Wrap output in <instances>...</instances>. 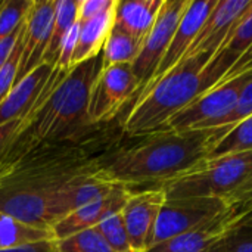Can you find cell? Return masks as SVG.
<instances>
[{
	"instance_id": "cell-7",
	"label": "cell",
	"mask_w": 252,
	"mask_h": 252,
	"mask_svg": "<svg viewBox=\"0 0 252 252\" xmlns=\"http://www.w3.org/2000/svg\"><path fill=\"white\" fill-rule=\"evenodd\" d=\"M139 83L131 63L103 68L93 83L89 99V120L97 127L114 120L127 103H133Z\"/></svg>"
},
{
	"instance_id": "cell-6",
	"label": "cell",
	"mask_w": 252,
	"mask_h": 252,
	"mask_svg": "<svg viewBox=\"0 0 252 252\" xmlns=\"http://www.w3.org/2000/svg\"><path fill=\"white\" fill-rule=\"evenodd\" d=\"M250 80H252V69L217 84L211 90L199 94L192 103L173 117L162 130L185 131L220 127L221 121L235 108L242 89Z\"/></svg>"
},
{
	"instance_id": "cell-22",
	"label": "cell",
	"mask_w": 252,
	"mask_h": 252,
	"mask_svg": "<svg viewBox=\"0 0 252 252\" xmlns=\"http://www.w3.org/2000/svg\"><path fill=\"white\" fill-rule=\"evenodd\" d=\"M252 152V115L242 120L217 143L205 159H214L233 154Z\"/></svg>"
},
{
	"instance_id": "cell-23",
	"label": "cell",
	"mask_w": 252,
	"mask_h": 252,
	"mask_svg": "<svg viewBox=\"0 0 252 252\" xmlns=\"http://www.w3.org/2000/svg\"><path fill=\"white\" fill-rule=\"evenodd\" d=\"M211 252H252V211L238 220Z\"/></svg>"
},
{
	"instance_id": "cell-17",
	"label": "cell",
	"mask_w": 252,
	"mask_h": 252,
	"mask_svg": "<svg viewBox=\"0 0 252 252\" xmlns=\"http://www.w3.org/2000/svg\"><path fill=\"white\" fill-rule=\"evenodd\" d=\"M118 0L112 7L103 13L78 22V38L72 58V68L78 63L87 62L102 53V49L114 28L115 24V10Z\"/></svg>"
},
{
	"instance_id": "cell-9",
	"label": "cell",
	"mask_w": 252,
	"mask_h": 252,
	"mask_svg": "<svg viewBox=\"0 0 252 252\" xmlns=\"http://www.w3.org/2000/svg\"><path fill=\"white\" fill-rule=\"evenodd\" d=\"M189 3L190 0H164L152 31L143 41L139 56L131 63L133 72L139 83V92L136 97L143 92V89L149 84L151 78L157 72Z\"/></svg>"
},
{
	"instance_id": "cell-31",
	"label": "cell",
	"mask_w": 252,
	"mask_h": 252,
	"mask_svg": "<svg viewBox=\"0 0 252 252\" xmlns=\"http://www.w3.org/2000/svg\"><path fill=\"white\" fill-rule=\"evenodd\" d=\"M226 201L229 204H239L247 210H252V167L244 182L236 188V190L230 196H227Z\"/></svg>"
},
{
	"instance_id": "cell-4",
	"label": "cell",
	"mask_w": 252,
	"mask_h": 252,
	"mask_svg": "<svg viewBox=\"0 0 252 252\" xmlns=\"http://www.w3.org/2000/svg\"><path fill=\"white\" fill-rule=\"evenodd\" d=\"M211 58H185L154 86L146 89L128 108L121 121L123 131L133 139L161 131L164 126L202 94L201 72Z\"/></svg>"
},
{
	"instance_id": "cell-16",
	"label": "cell",
	"mask_w": 252,
	"mask_h": 252,
	"mask_svg": "<svg viewBox=\"0 0 252 252\" xmlns=\"http://www.w3.org/2000/svg\"><path fill=\"white\" fill-rule=\"evenodd\" d=\"M52 72L53 66L41 63L13 86L0 103V126L13 120L27 118L34 112L44 97V89Z\"/></svg>"
},
{
	"instance_id": "cell-27",
	"label": "cell",
	"mask_w": 252,
	"mask_h": 252,
	"mask_svg": "<svg viewBox=\"0 0 252 252\" xmlns=\"http://www.w3.org/2000/svg\"><path fill=\"white\" fill-rule=\"evenodd\" d=\"M24 27V25H22ZM21 35H22V30L21 34L9 55V58L6 59L4 65L0 69V103L4 100V97L10 93V90L13 89L15 83H16V75H18V65H19V58H21Z\"/></svg>"
},
{
	"instance_id": "cell-15",
	"label": "cell",
	"mask_w": 252,
	"mask_h": 252,
	"mask_svg": "<svg viewBox=\"0 0 252 252\" xmlns=\"http://www.w3.org/2000/svg\"><path fill=\"white\" fill-rule=\"evenodd\" d=\"M131 192L133 189L117 183L108 195L77 208L53 224L50 229L53 239H63L74 233L96 227L106 216L121 211Z\"/></svg>"
},
{
	"instance_id": "cell-19",
	"label": "cell",
	"mask_w": 252,
	"mask_h": 252,
	"mask_svg": "<svg viewBox=\"0 0 252 252\" xmlns=\"http://www.w3.org/2000/svg\"><path fill=\"white\" fill-rule=\"evenodd\" d=\"M78 0H55V13L52 31L47 43V49L43 58V63H47L55 68L61 44L71 30V27L78 21L77 18Z\"/></svg>"
},
{
	"instance_id": "cell-12",
	"label": "cell",
	"mask_w": 252,
	"mask_h": 252,
	"mask_svg": "<svg viewBox=\"0 0 252 252\" xmlns=\"http://www.w3.org/2000/svg\"><path fill=\"white\" fill-rule=\"evenodd\" d=\"M250 211L252 210H247L239 204H229V207L214 219L186 233L157 244L145 252H211L223 235Z\"/></svg>"
},
{
	"instance_id": "cell-13",
	"label": "cell",
	"mask_w": 252,
	"mask_h": 252,
	"mask_svg": "<svg viewBox=\"0 0 252 252\" xmlns=\"http://www.w3.org/2000/svg\"><path fill=\"white\" fill-rule=\"evenodd\" d=\"M251 6L252 0H219L185 58L198 55L213 58Z\"/></svg>"
},
{
	"instance_id": "cell-25",
	"label": "cell",
	"mask_w": 252,
	"mask_h": 252,
	"mask_svg": "<svg viewBox=\"0 0 252 252\" xmlns=\"http://www.w3.org/2000/svg\"><path fill=\"white\" fill-rule=\"evenodd\" d=\"M96 229L100 232V235L114 252H133L121 211L106 216L96 226Z\"/></svg>"
},
{
	"instance_id": "cell-8",
	"label": "cell",
	"mask_w": 252,
	"mask_h": 252,
	"mask_svg": "<svg viewBox=\"0 0 252 252\" xmlns=\"http://www.w3.org/2000/svg\"><path fill=\"white\" fill-rule=\"evenodd\" d=\"M229 207L223 198L165 199L154 227L151 247L186 233L221 214Z\"/></svg>"
},
{
	"instance_id": "cell-18",
	"label": "cell",
	"mask_w": 252,
	"mask_h": 252,
	"mask_svg": "<svg viewBox=\"0 0 252 252\" xmlns=\"http://www.w3.org/2000/svg\"><path fill=\"white\" fill-rule=\"evenodd\" d=\"M162 4L164 0H118L115 27L143 43L152 31Z\"/></svg>"
},
{
	"instance_id": "cell-1",
	"label": "cell",
	"mask_w": 252,
	"mask_h": 252,
	"mask_svg": "<svg viewBox=\"0 0 252 252\" xmlns=\"http://www.w3.org/2000/svg\"><path fill=\"white\" fill-rule=\"evenodd\" d=\"M100 167L102 157H96L87 142L28 151L0 165V211L50 230L71 213L74 188Z\"/></svg>"
},
{
	"instance_id": "cell-26",
	"label": "cell",
	"mask_w": 252,
	"mask_h": 252,
	"mask_svg": "<svg viewBox=\"0 0 252 252\" xmlns=\"http://www.w3.org/2000/svg\"><path fill=\"white\" fill-rule=\"evenodd\" d=\"M32 1L34 0H0V41L22 25Z\"/></svg>"
},
{
	"instance_id": "cell-29",
	"label": "cell",
	"mask_w": 252,
	"mask_h": 252,
	"mask_svg": "<svg viewBox=\"0 0 252 252\" xmlns=\"http://www.w3.org/2000/svg\"><path fill=\"white\" fill-rule=\"evenodd\" d=\"M25 124V118L22 120H13L9 123H4L0 126V165L6 159L12 145L15 143L16 137L19 136L22 127Z\"/></svg>"
},
{
	"instance_id": "cell-3",
	"label": "cell",
	"mask_w": 252,
	"mask_h": 252,
	"mask_svg": "<svg viewBox=\"0 0 252 252\" xmlns=\"http://www.w3.org/2000/svg\"><path fill=\"white\" fill-rule=\"evenodd\" d=\"M102 69V53L71 68L50 94L25 118V124L1 165L40 146L86 142L90 128L94 127L89 120L90 92Z\"/></svg>"
},
{
	"instance_id": "cell-2",
	"label": "cell",
	"mask_w": 252,
	"mask_h": 252,
	"mask_svg": "<svg viewBox=\"0 0 252 252\" xmlns=\"http://www.w3.org/2000/svg\"><path fill=\"white\" fill-rule=\"evenodd\" d=\"M232 127L162 130L137 137L139 142L102 157L100 173L130 189L159 186L204 161Z\"/></svg>"
},
{
	"instance_id": "cell-11",
	"label": "cell",
	"mask_w": 252,
	"mask_h": 252,
	"mask_svg": "<svg viewBox=\"0 0 252 252\" xmlns=\"http://www.w3.org/2000/svg\"><path fill=\"white\" fill-rule=\"evenodd\" d=\"M55 13V0H34L28 10L21 35V58L16 83L43 63ZM15 83V84H16Z\"/></svg>"
},
{
	"instance_id": "cell-30",
	"label": "cell",
	"mask_w": 252,
	"mask_h": 252,
	"mask_svg": "<svg viewBox=\"0 0 252 252\" xmlns=\"http://www.w3.org/2000/svg\"><path fill=\"white\" fill-rule=\"evenodd\" d=\"M117 0H78L77 18L78 22L92 19L115 4Z\"/></svg>"
},
{
	"instance_id": "cell-32",
	"label": "cell",
	"mask_w": 252,
	"mask_h": 252,
	"mask_svg": "<svg viewBox=\"0 0 252 252\" xmlns=\"http://www.w3.org/2000/svg\"><path fill=\"white\" fill-rule=\"evenodd\" d=\"M0 252H56V241L53 238H50V239H46L41 242L18 247V248H12V250H1Z\"/></svg>"
},
{
	"instance_id": "cell-5",
	"label": "cell",
	"mask_w": 252,
	"mask_h": 252,
	"mask_svg": "<svg viewBox=\"0 0 252 252\" xmlns=\"http://www.w3.org/2000/svg\"><path fill=\"white\" fill-rule=\"evenodd\" d=\"M252 167V152L204 159L183 174L159 185L167 199H227L244 182Z\"/></svg>"
},
{
	"instance_id": "cell-33",
	"label": "cell",
	"mask_w": 252,
	"mask_h": 252,
	"mask_svg": "<svg viewBox=\"0 0 252 252\" xmlns=\"http://www.w3.org/2000/svg\"><path fill=\"white\" fill-rule=\"evenodd\" d=\"M22 25H24V22H22ZM22 25H21L13 34H10L7 38H4V40L0 41V69H1V66L4 65L6 59L9 58V55H10V52H12V49H13V46H15L18 37H19V34H21Z\"/></svg>"
},
{
	"instance_id": "cell-21",
	"label": "cell",
	"mask_w": 252,
	"mask_h": 252,
	"mask_svg": "<svg viewBox=\"0 0 252 252\" xmlns=\"http://www.w3.org/2000/svg\"><path fill=\"white\" fill-rule=\"evenodd\" d=\"M143 43L126 32L124 30L115 27L102 49V63L103 68L121 63H133L142 50Z\"/></svg>"
},
{
	"instance_id": "cell-20",
	"label": "cell",
	"mask_w": 252,
	"mask_h": 252,
	"mask_svg": "<svg viewBox=\"0 0 252 252\" xmlns=\"http://www.w3.org/2000/svg\"><path fill=\"white\" fill-rule=\"evenodd\" d=\"M50 238L53 236L49 229L27 224L0 211V251L41 242Z\"/></svg>"
},
{
	"instance_id": "cell-14",
	"label": "cell",
	"mask_w": 252,
	"mask_h": 252,
	"mask_svg": "<svg viewBox=\"0 0 252 252\" xmlns=\"http://www.w3.org/2000/svg\"><path fill=\"white\" fill-rule=\"evenodd\" d=\"M217 1L219 0H199V1L190 0L185 15L182 16V19L176 28V32L170 41V46H168L157 72L151 78L149 84L143 89V92L146 89H149L151 86H154L158 80H161L167 72H170L177 63H180L185 59V56H186L188 50L190 49L196 34L199 32L202 24L205 22V19L208 18V15L211 13V10L217 4Z\"/></svg>"
},
{
	"instance_id": "cell-28",
	"label": "cell",
	"mask_w": 252,
	"mask_h": 252,
	"mask_svg": "<svg viewBox=\"0 0 252 252\" xmlns=\"http://www.w3.org/2000/svg\"><path fill=\"white\" fill-rule=\"evenodd\" d=\"M252 115V80L247 83V86L242 89L238 102L235 105V108L232 109V112L221 121L220 127L224 126H236L238 123H241L242 120L248 118Z\"/></svg>"
},
{
	"instance_id": "cell-10",
	"label": "cell",
	"mask_w": 252,
	"mask_h": 252,
	"mask_svg": "<svg viewBox=\"0 0 252 252\" xmlns=\"http://www.w3.org/2000/svg\"><path fill=\"white\" fill-rule=\"evenodd\" d=\"M165 199L164 190L158 186L140 190L133 189L121 210L133 252H145L149 248L154 227Z\"/></svg>"
},
{
	"instance_id": "cell-24",
	"label": "cell",
	"mask_w": 252,
	"mask_h": 252,
	"mask_svg": "<svg viewBox=\"0 0 252 252\" xmlns=\"http://www.w3.org/2000/svg\"><path fill=\"white\" fill-rule=\"evenodd\" d=\"M56 241V239H55ZM56 252H114L96 227L56 241Z\"/></svg>"
}]
</instances>
